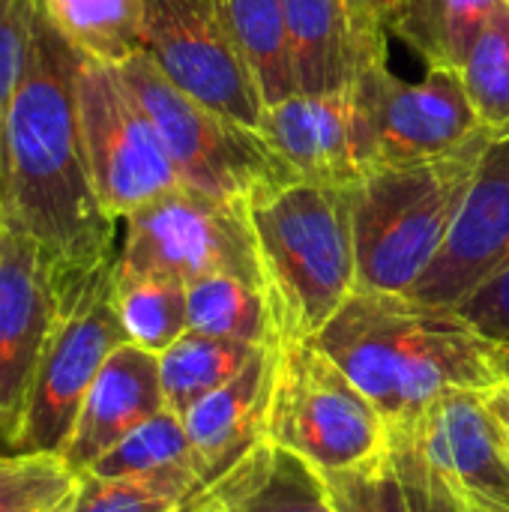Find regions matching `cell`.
Wrapping results in <instances>:
<instances>
[{
	"label": "cell",
	"instance_id": "obj_1",
	"mask_svg": "<svg viewBox=\"0 0 509 512\" xmlns=\"http://www.w3.org/2000/svg\"><path fill=\"white\" fill-rule=\"evenodd\" d=\"M75 66L78 51L39 12L0 135V222L39 246L57 297L111 273L120 252V222L99 204L81 144Z\"/></svg>",
	"mask_w": 509,
	"mask_h": 512
},
{
	"label": "cell",
	"instance_id": "obj_2",
	"mask_svg": "<svg viewBox=\"0 0 509 512\" xmlns=\"http://www.w3.org/2000/svg\"><path fill=\"white\" fill-rule=\"evenodd\" d=\"M369 396L387 426L414 420L447 390H495L509 351L480 336L456 309L408 294L354 291L315 339Z\"/></svg>",
	"mask_w": 509,
	"mask_h": 512
},
{
	"label": "cell",
	"instance_id": "obj_3",
	"mask_svg": "<svg viewBox=\"0 0 509 512\" xmlns=\"http://www.w3.org/2000/svg\"><path fill=\"white\" fill-rule=\"evenodd\" d=\"M354 186L294 177L246 207L276 342L318 339L357 291Z\"/></svg>",
	"mask_w": 509,
	"mask_h": 512
},
{
	"label": "cell",
	"instance_id": "obj_4",
	"mask_svg": "<svg viewBox=\"0 0 509 512\" xmlns=\"http://www.w3.org/2000/svg\"><path fill=\"white\" fill-rule=\"evenodd\" d=\"M483 129L453 153L381 165L354 186L357 291L408 294L450 240L492 147Z\"/></svg>",
	"mask_w": 509,
	"mask_h": 512
},
{
	"label": "cell",
	"instance_id": "obj_5",
	"mask_svg": "<svg viewBox=\"0 0 509 512\" xmlns=\"http://www.w3.org/2000/svg\"><path fill=\"white\" fill-rule=\"evenodd\" d=\"M267 441L315 471H342L390 450V426L315 339L270 348Z\"/></svg>",
	"mask_w": 509,
	"mask_h": 512
},
{
	"label": "cell",
	"instance_id": "obj_6",
	"mask_svg": "<svg viewBox=\"0 0 509 512\" xmlns=\"http://www.w3.org/2000/svg\"><path fill=\"white\" fill-rule=\"evenodd\" d=\"M117 69L156 126L186 189L249 207L258 195L297 177L258 129L186 96L144 51Z\"/></svg>",
	"mask_w": 509,
	"mask_h": 512
},
{
	"label": "cell",
	"instance_id": "obj_7",
	"mask_svg": "<svg viewBox=\"0 0 509 512\" xmlns=\"http://www.w3.org/2000/svg\"><path fill=\"white\" fill-rule=\"evenodd\" d=\"M114 270L123 276H171L192 285L237 276L264 291L249 210L186 186L138 207L123 222Z\"/></svg>",
	"mask_w": 509,
	"mask_h": 512
},
{
	"label": "cell",
	"instance_id": "obj_8",
	"mask_svg": "<svg viewBox=\"0 0 509 512\" xmlns=\"http://www.w3.org/2000/svg\"><path fill=\"white\" fill-rule=\"evenodd\" d=\"M126 342L114 306V270L60 297V315L39 357L9 453L60 456L99 369Z\"/></svg>",
	"mask_w": 509,
	"mask_h": 512
},
{
	"label": "cell",
	"instance_id": "obj_9",
	"mask_svg": "<svg viewBox=\"0 0 509 512\" xmlns=\"http://www.w3.org/2000/svg\"><path fill=\"white\" fill-rule=\"evenodd\" d=\"M78 129L99 204L117 222L180 189V174L117 66L78 54Z\"/></svg>",
	"mask_w": 509,
	"mask_h": 512
},
{
	"label": "cell",
	"instance_id": "obj_10",
	"mask_svg": "<svg viewBox=\"0 0 509 512\" xmlns=\"http://www.w3.org/2000/svg\"><path fill=\"white\" fill-rule=\"evenodd\" d=\"M351 90L372 168L435 159L483 132L462 75L453 69H426L420 81H405L387 60H372L357 72Z\"/></svg>",
	"mask_w": 509,
	"mask_h": 512
},
{
	"label": "cell",
	"instance_id": "obj_11",
	"mask_svg": "<svg viewBox=\"0 0 509 512\" xmlns=\"http://www.w3.org/2000/svg\"><path fill=\"white\" fill-rule=\"evenodd\" d=\"M144 54L186 96L258 129L267 102L216 0H144Z\"/></svg>",
	"mask_w": 509,
	"mask_h": 512
},
{
	"label": "cell",
	"instance_id": "obj_12",
	"mask_svg": "<svg viewBox=\"0 0 509 512\" xmlns=\"http://www.w3.org/2000/svg\"><path fill=\"white\" fill-rule=\"evenodd\" d=\"M60 297L39 246L0 222V453H9Z\"/></svg>",
	"mask_w": 509,
	"mask_h": 512
},
{
	"label": "cell",
	"instance_id": "obj_13",
	"mask_svg": "<svg viewBox=\"0 0 509 512\" xmlns=\"http://www.w3.org/2000/svg\"><path fill=\"white\" fill-rule=\"evenodd\" d=\"M390 432L405 435L456 492L509 507V432L486 390H447Z\"/></svg>",
	"mask_w": 509,
	"mask_h": 512
},
{
	"label": "cell",
	"instance_id": "obj_14",
	"mask_svg": "<svg viewBox=\"0 0 509 512\" xmlns=\"http://www.w3.org/2000/svg\"><path fill=\"white\" fill-rule=\"evenodd\" d=\"M509 264V138L492 141L441 255L408 297L456 309L480 282Z\"/></svg>",
	"mask_w": 509,
	"mask_h": 512
},
{
	"label": "cell",
	"instance_id": "obj_15",
	"mask_svg": "<svg viewBox=\"0 0 509 512\" xmlns=\"http://www.w3.org/2000/svg\"><path fill=\"white\" fill-rule=\"evenodd\" d=\"M270 150L306 180L357 183L372 171L354 90L294 93L264 108L258 120Z\"/></svg>",
	"mask_w": 509,
	"mask_h": 512
},
{
	"label": "cell",
	"instance_id": "obj_16",
	"mask_svg": "<svg viewBox=\"0 0 509 512\" xmlns=\"http://www.w3.org/2000/svg\"><path fill=\"white\" fill-rule=\"evenodd\" d=\"M159 357L126 342L99 369L60 459L84 474L141 423L165 411Z\"/></svg>",
	"mask_w": 509,
	"mask_h": 512
},
{
	"label": "cell",
	"instance_id": "obj_17",
	"mask_svg": "<svg viewBox=\"0 0 509 512\" xmlns=\"http://www.w3.org/2000/svg\"><path fill=\"white\" fill-rule=\"evenodd\" d=\"M273 354L264 348L231 384L198 399L180 420L195 453V471L207 489L228 474L246 453L267 441Z\"/></svg>",
	"mask_w": 509,
	"mask_h": 512
},
{
	"label": "cell",
	"instance_id": "obj_18",
	"mask_svg": "<svg viewBox=\"0 0 509 512\" xmlns=\"http://www.w3.org/2000/svg\"><path fill=\"white\" fill-rule=\"evenodd\" d=\"M183 512H336L324 477L294 453L261 441Z\"/></svg>",
	"mask_w": 509,
	"mask_h": 512
},
{
	"label": "cell",
	"instance_id": "obj_19",
	"mask_svg": "<svg viewBox=\"0 0 509 512\" xmlns=\"http://www.w3.org/2000/svg\"><path fill=\"white\" fill-rule=\"evenodd\" d=\"M300 93H330L354 84L369 63L345 0H282Z\"/></svg>",
	"mask_w": 509,
	"mask_h": 512
},
{
	"label": "cell",
	"instance_id": "obj_20",
	"mask_svg": "<svg viewBox=\"0 0 509 512\" xmlns=\"http://www.w3.org/2000/svg\"><path fill=\"white\" fill-rule=\"evenodd\" d=\"M501 6L504 0H399L387 15V30L408 42L426 69L459 72Z\"/></svg>",
	"mask_w": 509,
	"mask_h": 512
},
{
	"label": "cell",
	"instance_id": "obj_21",
	"mask_svg": "<svg viewBox=\"0 0 509 512\" xmlns=\"http://www.w3.org/2000/svg\"><path fill=\"white\" fill-rule=\"evenodd\" d=\"M42 18L87 60L123 66L144 51V0H36Z\"/></svg>",
	"mask_w": 509,
	"mask_h": 512
},
{
	"label": "cell",
	"instance_id": "obj_22",
	"mask_svg": "<svg viewBox=\"0 0 509 512\" xmlns=\"http://www.w3.org/2000/svg\"><path fill=\"white\" fill-rule=\"evenodd\" d=\"M219 18L246 57L267 105L300 93L282 0H216Z\"/></svg>",
	"mask_w": 509,
	"mask_h": 512
},
{
	"label": "cell",
	"instance_id": "obj_23",
	"mask_svg": "<svg viewBox=\"0 0 509 512\" xmlns=\"http://www.w3.org/2000/svg\"><path fill=\"white\" fill-rule=\"evenodd\" d=\"M261 351V345L186 330L168 351L159 354V375L168 411L183 417L198 399L231 384Z\"/></svg>",
	"mask_w": 509,
	"mask_h": 512
},
{
	"label": "cell",
	"instance_id": "obj_24",
	"mask_svg": "<svg viewBox=\"0 0 509 512\" xmlns=\"http://www.w3.org/2000/svg\"><path fill=\"white\" fill-rule=\"evenodd\" d=\"M189 330L237 339L261 348L276 345L273 315L264 291L237 276H207L186 285Z\"/></svg>",
	"mask_w": 509,
	"mask_h": 512
},
{
	"label": "cell",
	"instance_id": "obj_25",
	"mask_svg": "<svg viewBox=\"0 0 509 512\" xmlns=\"http://www.w3.org/2000/svg\"><path fill=\"white\" fill-rule=\"evenodd\" d=\"M114 306L129 342L156 357L189 330L186 285L171 276H123L114 270Z\"/></svg>",
	"mask_w": 509,
	"mask_h": 512
},
{
	"label": "cell",
	"instance_id": "obj_26",
	"mask_svg": "<svg viewBox=\"0 0 509 512\" xmlns=\"http://www.w3.org/2000/svg\"><path fill=\"white\" fill-rule=\"evenodd\" d=\"M201 489L192 468L135 477L78 474V486L60 512H183Z\"/></svg>",
	"mask_w": 509,
	"mask_h": 512
},
{
	"label": "cell",
	"instance_id": "obj_27",
	"mask_svg": "<svg viewBox=\"0 0 509 512\" xmlns=\"http://www.w3.org/2000/svg\"><path fill=\"white\" fill-rule=\"evenodd\" d=\"M462 84L480 126L495 138H509V6L498 15L471 45L462 69Z\"/></svg>",
	"mask_w": 509,
	"mask_h": 512
},
{
	"label": "cell",
	"instance_id": "obj_28",
	"mask_svg": "<svg viewBox=\"0 0 509 512\" xmlns=\"http://www.w3.org/2000/svg\"><path fill=\"white\" fill-rule=\"evenodd\" d=\"M168 468H192L195 471V453L189 444V435L183 429V420L174 411H159L147 423H141L135 432H129L117 447H111L102 459L90 465L84 474L96 477H135V474H156ZM198 474V471H195Z\"/></svg>",
	"mask_w": 509,
	"mask_h": 512
},
{
	"label": "cell",
	"instance_id": "obj_29",
	"mask_svg": "<svg viewBox=\"0 0 509 512\" xmlns=\"http://www.w3.org/2000/svg\"><path fill=\"white\" fill-rule=\"evenodd\" d=\"M78 486V474L60 456L0 453V512H60Z\"/></svg>",
	"mask_w": 509,
	"mask_h": 512
},
{
	"label": "cell",
	"instance_id": "obj_30",
	"mask_svg": "<svg viewBox=\"0 0 509 512\" xmlns=\"http://www.w3.org/2000/svg\"><path fill=\"white\" fill-rule=\"evenodd\" d=\"M321 477L336 512H411L390 450L354 468L324 471Z\"/></svg>",
	"mask_w": 509,
	"mask_h": 512
},
{
	"label": "cell",
	"instance_id": "obj_31",
	"mask_svg": "<svg viewBox=\"0 0 509 512\" xmlns=\"http://www.w3.org/2000/svg\"><path fill=\"white\" fill-rule=\"evenodd\" d=\"M390 456L408 495L411 512H465L456 486L399 432H390Z\"/></svg>",
	"mask_w": 509,
	"mask_h": 512
},
{
	"label": "cell",
	"instance_id": "obj_32",
	"mask_svg": "<svg viewBox=\"0 0 509 512\" xmlns=\"http://www.w3.org/2000/svg\"><path fill=\"white\" fill-rule=\"evenodd\" d=\"M456 312L489 342L509 351V264L480 282Z\"/></svg>",
	"mask_w": 509,
	"mask_h": 512
},
{
	"label": "cell",
	"instance_id": "obj_33",
	"mask_svg": "<svg viewBox=\"0 0 509 512\" xmlns=\"http://www.w3.org/2000/svg\"><path fill=\"white\" fill-rule=\"evenodd\" d=\"M357 39L366 51V60H387V27L381 21V15L375 12L372 0H345Z\"/></svg>",
	"mask_w": 509,
	"mask_h": 512
},
{
	"label": "cell",
	"instance_id": "obj_34",
	"mask_svg": "<svg viewBox=\"0 0 509 512\" xmlns=\"http://www.w3.org/2000/svg\"><path fill=\"white\" fill-rule=\"evenodd\" d=\"M489 405H492V411L498 414V420L507 426L509 432V381H504L495 390H489Z\"/></svg>",
	"mask_w": 509,
	"mask_h": 512
},
{
	"label": "cell",
	"instance_id": "obj_35",
	"mask_svg": "<svg viewBox=\"0 0 509 512\" xmlns=\"http://www.w3.org/2000/svg\"><path fill=\"white\" fill-rule=\"evenodd\" d=\"M462 504H465V512H509V507H501V504H492L486 498H474V495H462Z\"/></svg>",
	"mask_w": 509,
	"mask_h": 512
},
{
	"label": "cell",
	"instance_id": "obj_36",
	"mask_svg": "<svg viewBox=\"0 0 509 512\" xmlns=\"http://www.w3.org/2000/svg\"><path fill=\"white\" fill-rule=\"evenodd\" d=\"M396 3H399V0H372V6H375V12L381 15L384 27H387V15H390V9H393Z\"/></svg>",
	"mask_w": 509,
	"mask_h": 512
},
{
	"label": "cell",
	"instance_id": "obj_37",
	"mask_svg": "<svg viewBox=\"0 0 509 512\" xmlns=\"http://www.w3.org/2000/svg\"><path fill=\"white\" fill-rule=\"evenodd\" d=\"M504 3H507V6H509V0H504Z\"/></svg>",
	"mask_w": 509,
	"mask_h": 512
}]
</instances>
